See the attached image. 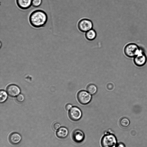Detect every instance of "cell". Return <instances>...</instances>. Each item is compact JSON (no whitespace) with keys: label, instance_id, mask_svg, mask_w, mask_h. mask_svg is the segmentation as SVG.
Segmentation results:
<instances>
[{"label":"cell","instance_id":"obj_13","mask_svg":"<svg viewBox=\"0 0 147 147\" xmlns=\"http://www.w3.org/2000/svg\"><path fill=\"white\" fill-rule=\"evenodd\" d=\"M85 36L87 40H94L96 38V33L94 30L92 29L86 32Z\"/></svg>","mask_w":147,"mask_h":147},{"label":"cell","instance_id":"obj_12","mask_svg":"<svg viewBox=\"0 0 147 147\" xmlns=\"http://www.w3.org/2000/svg\"><path fill=\"white\" fill-rule=\"evenodd\" d=\"M68 134V130L65 127H61L58 129L56 132L57 136L60 138H66Z\"/></svg>","mask_w":147,"mask_h":147},{"label":"cell","instance_id":"obj_9","mask_svg":"<svg viewBox=\"0 0 147 147\" xmlns=\"http://www.w3.org/2000/svg\"><path fill=\"white\" fill-rule=\"evenodd\" d=\"M72 138L75 142L80 143L83 140L84 138V135L83 132L81 130L76 129L73 132Z\"/></svg>","mask_w":147,"mask_h":147},{"label":"cell","instance_id":"obj_19","mask_svg":"<svg viewBox=\"0 0 147 147\" xmlns=\"http://www.w3.org/2000/svg\"><path fill=\"white\" fill-rule=\"evenodd\" d=\"M61 125L59 123H55L53 125V129L55 130H57L60 127Z\"/></svg>","mask_w":147,"mask_h":147},{"label":"cell","instance_id":"obj_2","mask_svg":"<svg viewBox=\"0 0 147 147\" xmlns=\"http://www.w3.org/2000/svg\"><path fill=\"white\" fill-rule=\"evenodd\" d=\"M140 48L134 43H130L127 44L124 48V53L127 57H134L139 52Z\"/></svg>","mask_w":147,"mask_h":147},{"label":"cell","instance_id":"obj_8","mask_svg":"<svg viewBox=\"0 0 147 147\" xmlns=\"http://www.w3.org/2000/svg\"><path fill=\"white\" fill-rule=\"evenodd\" d=\"M20 90L19 88L14 84L10 85L7 88V92L8 95L11 97L18 96L20 93Z\"/></svg>","mask_w":147,"mask_h":147},{"label":"cell","instance_id":"obj_17","mask_svg":"<svg viewBox=\"0 0 147 147\" xmlns=\"http://www.w3.org/2000/svg\"><path fill=\"white\" fill-rule=\"evenodd\" d=\"M42 0H32V5L35 7H38L42 4Z\"/></svg>","mask_w":147,"mask_h":147},{"label":"cell","instance_id":"obj_5","mask_svg":"<svg viewBox=\"0 0 147 147\" xmlns=\"http://www.w3.org/2000/svg\"><path fill=\"white\" fill-rule=\"evenodd\" d=\"M147 60V57L144 51L142 48H140L138 54L134 57V62L136 66L141 67L146 64Z\"/></svg>","mask_w":147,"mask_h":147},{"label":"cell","instance_id":"obj_3","mask_svg":"<svg viewBox=\"0 0 147 147\" xmlns=\"http://www.w3.org/2000/svg\"><path fill=\"white\" fill-rule=\"evenodd\" d=\"M117 143L116 138L112 134L104 136L102 138L101 142L102 147H116Z\"/></svg>","mask_w":147,"mask_h":147},{"label":"cell","instance_id":"obj_1","mask_svg":"<svg viewBox=\"0 0 147 147\" xmlns=\"http://www.w3.org/2000/svg\"><path fill=\"white\" fill-rule=\"evenodd\" d=\"M48 16L46 13L41 10L33 11L29 17V21L31 25L35 28L44 27L46 24Z\"/></svg>","mask_w":147,"mask_h":147},{"label":"cell","instance_id":"obj_10","mask_svg":"<svg viewBox=\"0 0 147 147\" xmlns=\"http://www.w3.org/2000/svg\"><path fill=\"white\" fill-rule=\"evenodd\" d=\"M32 0H16L18 7L23 10L29 9L32 5Z\"/></svg>","mask_w":147,"mask_h":147},{"label":"cell","instance_id":"obj_14","mask_svg":"<svg viewBox=\"0 0 147 147\" xmlns=\"http://www.w3.org/2000/svg\"><path fill=\"white\" fill-rule=\"evenodd\" d=\"M87 90L90 94L92 95H94L96 93L97 91V88L95 85L90 84L87 86Z\"/></svg>","mask_w":147,"mask_h":147},{"label":"cell","instance_id":"obj_15","mask_svg":"<svg viewBox=\"0 0 147 147\" xmlns=\"http://www.w3.org/2000/svg\"><path fill=\"white\" fill-rule=\"evenodd\" d=\"M120 123V125L122 127H127L129 125L130 123V121L127 118L124 117L121 119Z\"/></svg>","mask_w":147,"mask_h":147},{"label":"cell","instance_id":"obj_4","mask_svg":"<svg viewBox=\"0 0 147 147\" xmlns=\"http://www.w3.org/2000/svg\"><path fill=\"white\" fill-rule=\"evenodd\" d=\"M77 98L79 102L82 105L89 103L92 99V96L88 91L84 90L79 91L77 94Z\"/></svg>","mask_w":147,"mask_h":147},{"label":"cell","instance_id":"obj_7","mask_svg":"<svg viewBox=\"0 0 147 147\" xmlns=\"http://www.w3.org/2000/svg\"><path fill=\"white\" fill-rule=\"evenodd\" d=\"M82 115L81 109L78 107L74 106L70 109L68 112V115L70 119L73 121L79 120Z\"/></svg>","mask_w":147,"mask_h":147},{"label":"cell","instance_id":"obj_16","mask_svg":"<svg viewBox=\"0 0 147 147\" xmlns=\"http://www.w3.org/2000/svg\"><path fill=\"white\" fill-rule=\"evenodd\" d=\"M7 94L6 92L3 90H1L0 91V102H3L5 101L7 99Z\"/></svg>","mask_w":147,"mask_h":147},{"label":"cell","instance_id":"obj_20","mask_svg":"<svg viewBox=\"0 0 147 147\" xmlns=\"http://www.w3.org/2000/svg\"><path fill=\"white\" fill-rule=\"evenodd\" d=\"M72 107V105L70 103L67 104L65 107L66 109L67 110H69Z\"/></svg>","mask_w":147,"mask_h":147},{"label":"cell","instance_id":"obj_6","mask_svg":"<svg viewBox=\"0 0 147 147\" xmlns=\"http://www.w3.org/2000/svg\"><path fill=\"white\" fill-rule=\"evenodd\" d=\"M93 24L90 20L83 19L80 20L78 24V29L81 32H85L92 29Z\"/></svg>","mask_w":147,"mask_h":147},{"label":"cell","instance_id":"obj_11","mask_svg":"<svg viewBox=\"0 0 147 147\" xmlns=\"http://www.w3.org/2000/svg\"><path fill=\"white\" fill-rule=\"evenodd\" d=\"M22 137L19 134L14 132L11 133L9 137V140L10 143L13 144H17L21 141Z\"/></svg>","mask_w":147,"mask_h":147},{"label":"cell","instance_id":"obj_18","mask_svg":"<svg viewBox=\"0 0 147 147\" xmlns=\"http://www.w3.org/2000/svg\"><path fill=\"white\" fill-rule=\"evenodd\" d=\"M24 96L21 94L18 95L16 98L17 101L20 102H23L24 100Z\"/></svg>","mask_w":147,"mask_h":147}]
</instances>
